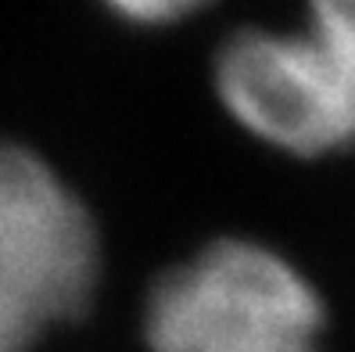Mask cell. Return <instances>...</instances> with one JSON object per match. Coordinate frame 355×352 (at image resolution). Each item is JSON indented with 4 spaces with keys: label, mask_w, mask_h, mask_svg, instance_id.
<instances>
[{
    "label": "cell",
    "mask_w": 355,
    "mask_h": 352,
    "mask_svg": "<svg viewBox=\"0 0 355 352\" xmlns=\"http://www.w3.org/2000/svg\"><path fill=\"white\" fill-rule=\"evenodd\" d=\"M101 241L51 162L0 137V345L26 352L90 305Z\"/></svg>",
    "instance_id": "cell-3"
},
{
    "label": "cell",
    "mask_w": 355,
    "mask_h": 352,
    "mask_svg": "<svg viewBox=\"0 0 355 352\" xmlns=\"http://www.w3.org/2000/svg\"><path fill=\"white\" fill-rule=\"evenodd\" d=\"M212 79L226 112L280 151L355 148V0H305L302 33H230Z\"/></svg>",
    "instance_id": "cell-2"
},
{
    "label": "cell",
    "mask_w": 355,
    "mask_h": 352,
    "mask_svg": "<svg viewBox=\"0 0 355 352\" xmlns=\"http://www.w3.org/2000/svg\"><path fill=\"white\" fill-rule=\"evenodd\" d=\"M0 352H8V349H4V345H0Z\"/></svg>",
    "instance_id": "cell-5"
},
{
    "label": "cell",
    "mask_w": 355,
    "mask_h": 352,
    "mask_svg": "<svg viewBox=\"0 0 355 352\" xmlns=\"http://www.w3.org/2000/svg\"><path fill=\"white\" fill-rule=\"evenodd\" d=\"M101 4L130 26H173L205 8L208 0H101Z\"/></svg>",
    "instance_id": "cell-4"
},
{
    "label": "cell",
    "mask_w": 355,
    "mask_h": 352,
    "mask_svg": "<svg viewBox=\"0 0 355 352\" xmlns=\"http://www.w3.org/2000/svg\"><path fill=\"white\" fill-rule=\"evenodd\" d=\"M323 302L277 248L219 237L169 266L144 299L148 352H320Z\"/></svg>",
    "instance_id": "cell-1"
}]
</instances>
